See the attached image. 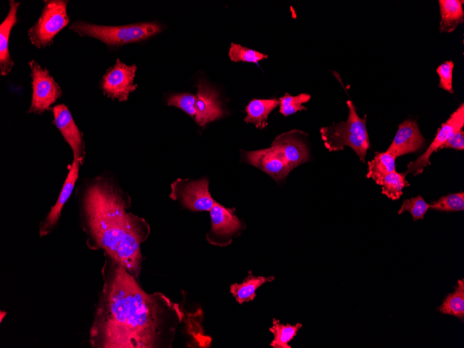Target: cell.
Instances as JSON below:
<instances>
[{
    "label": "cell",
    "instance_id": "1",
    "mask_svg": "<svg viewBox=\"0 0 464 348\" xmlns=\"http://www.w3.org/2000/svg\"><path fill=\"white\" fill-rule=\"evenodd\" d=\"M108 260L90 331L91 346L172 347L184 318L180 306L160 292H146L124 267Z\"/></svg>",
    "mask_w": 464,
    "mask_h": 348
},
{
    "label": "cell",
    "instance_id": "2",
    "mask_svg": "<svg viewBox=\"0 0 464 348\" xmlns=\"http://www.w3.org/2000/svg\"><path fill=\"white\" fill-rule=\"evenodd\" d=\"M129 202L119 188L98 179L84 193L82 213L89 247L103 249L137 279L143 260L140 247L150 228L143 218L127 212Z\"/></svg>",
    "mask_w": 464,
    "mask_h": 348
},
{
    "label": "cell",
    "instance_id": "3",
    "mask_svg": "<svg viewBox=\"0 0 464 348\" xmlns=\"http://www.w3.org/2000/svg\"><path fill=\"white\" fill-rule=\"evenodd\" d=\"M347 103L349 108L347 119L321 128V137L329 151L342 150L344 147H349L364 163L370 148L366 127L367 115L361 118L351 101L348 100Z\"/></svg>",
    "mask_w": 464,
    "mask_h": 348
},
{
    "label": "cell",
    "instance_id": "4",
    "mask_svg": "<svg viewBox=\"0 0 464 348\" xmlns=\"http://www.w3.org/2000/svg\"><path fill=\"white\" fill-rule=\"evenodd\" d=\"M70 30L80 36L99 40L108 46H120L147 40L161 31L155 22H142L122 26H102L78 20L70 25Z\"/></svg>",
    "mask_w": 464,
    "mask_h": 348
},
{
    "label": "cell",
    "instance_id": "5",
    "mask_svg": "<svg viewBox=\"0 0 464 348\" xmlns=\"http://www.w3.org/2000/svg\"><path fill=\"white\" fill-rule=\"evenodd\" d=\"M67 1H44V6L37 22L28 32L32 44L38 49L50 46L54 37L69 22Z\"/></svg>",
    "mask_w": 464,
    "mask_h": 348
},
{
    "label": "cell",
    "instance_id": "6",
    "mask_svg": "<svg viewBox=\"0 0 464 348\" xmlns=\"http://www.w3.org/2000/svg\"><path fill=\"white\" fill-rule=\"evenodd\" d=\"M31 68L32 99L28 113L42 114L62 96L60 85L51 76L47 68L36 61L29 62Z\"/></svg>",
    "mask_w": 464,
    "mask_h": 348
},
{
    "label": "cell",
    "instance_id": "7",
    "mask_svg": "<svg viewBox=\"0 0 464 348\" xmlns=\"http://www.w3.org/2000/svg\"><path fill=\"white\" fill-rule=\"evenodd\" d=\"M136 70L135 64L127 65L117 58L101 80L100 88L103 94L112 99L126 101L129 94L138 88V84L133 83Z\"/></svg>",
    "mask_w": 464,
    "mask_h": 348
},
{
    "label": "cell",
    "instance_id": "8",
    "mask_svg": "<svg viewBox=\"0 0 464 348\" xmlns=\"http://www.w3.org/2000/svg\"><path fill=\"white\" fill-rule=\"evenodd\" d=\"M209 181L203 178L185 182L178 179L172 185L170 198L180 199L182 205L191 211H210L215 201L208 190Z\"/></svg>",
    "mask_w": 464,
    "mask_h": 348
},
{
    "label": "cell",
    "instance_id": "9",
    "mask_svg": "<svg viewBox=\"0 0 464 348\" xmlns=\"http://www.w3.org/2000/svg\"><path fill=\"white\" fill-rule=\"evenodd\" d=\"M464 126V104L461 103L458 108L450 115L449 119L438 129L437 133L426 151L410 162L407 165V174L417 176L423 172L424 167L431 164L429 158L432 154L447 141V140L455 132L460 131Z\"/></svg>",
    "mask_w": 464,
    "mask_h": 348
},
{
    "label": "cell",
    "instance_id": "10",
    "mask_svg": "<svg viewBox=\"0 0 464 348\" xmlns=\"http://www.w3.org/2000/svg\"><path fill=\"white\" fill-rule=\"evenodd\" d=\"M245 161L261 169L275 181L284 179L292 170L283 155L277 148H269L245 151Z\"/></svg>",
    "mask_w": 464,
    "mask_h": 348
},
{
    "label": "cell",
    "instance_id": "11",
    "mask_svg": "<svg viewBox=\"0 0 464 348\" xmlns=\"http://www.w3.org/2000/svg\"><path fill=\"white\" fill-rule=\"evenodd\" d=\"M52 111L53 123L70 146L74 156L73 160H77L82 164L85 157L83 133L75 124L67 106L65 104H58L53 108Z\"/></svg>",
    "mask_w": 464,
    "mask_h": 348
},
{
    "label": "cell",
    "instance_id": "12",
    "mask_svg": "<svg viewBox=\"0 0 464 348\" xmlns=\"http://www.w3.org/2000/svg\"><path fill=\"white\" fill-rule=\"evenodd\" d=\"M194 121L202 127L219 119L224 115L217 91L206 81L200 80L197 85Z\"/></svg>",
    "mask_w": 464,
    "mask_h": 348
},
{
    "label": "cell",
    "instance_id": "13",
    "mask_svg": "<svg viewBox=\"0 0 464 348\" xmlns=\"http://www.w3.org/2000/svg\"><path fill=\"white\" fill-rule=\"evenodd\" d=\"M424 139L415 121L407 119L401 123L386 151L396 158L415 152L424 144Z\"/></svg>",
    "mask_w": 464,
    "mask_h": 348
},
{
    "label": "cell",
    "instance_id": "14",
    "mask_svg": "<svg viewBox=\"0 0 464 348\" xmlns=\"http://www.w3.org/2000/svg\"><path fill=\"white\" fill-rule=\"evenodd\" d=\"M300 131L292 130L278 135L271 146L281 151L292 169L309 160V150L299 137Z\"/></svg>",
    "mask_w": 464,
    "mask_h": 348
},
{
    "label": "cell",
    "instance_id": "15",
    "mask_svg": "<svg viewBox=\"0 0 464 348\" xmlns=\"http://www.w3.org/2000/svg\"><path fill=\"white\" fill-rule=\"evenodd\" d=\"M80 165V162L73 160L56 203L40 225L39 233L40 236L48 235L58 224L61 210L70 197L78 179Z\"/></svg>",
    "mask_w": 464,
    "mask_h": 348
},
{
    "label": "cell",
    "instance_id": "16",
    "mask_svg": "<svg viewBox=\"0 0 464 348\" xmlns=\"http://www.w3.org/2000/svg\"><path fill=\"white\" fill-rule=\"evenodd\" d=\"M19 6L20 2L10 0L8 13L0 24V73L1 76L8 75L14 65L8 49L9 38L11 30L17 22V13Z\"/></svg>",
    "mask_w": 464,
    "mask_h": 348
},
{
    "label": "cell",
    "instance_id": "17",
    "mask_svg": "<svg viewBox=\"0 0 464 348\" xmlns=\"http://www.w3.org/2000/svg\"><path fill=\"white\" fill-rule=\"evenodd\" d=\"M211 232L217 236L233 235L241 228L242 224L231 208H226L217 201L210 210Z\"/></svg>",
    "mask_w": 464,
    "mask_h": 348
},
{
    "label": "cell",
    "instance_id": "18",
    "mask_svg": "<svg viewBox=\"0 0 464 348\" xmlns=\"http://www.w3.org/2000/svg\"><path fill=\"white\" fill-rule=\"evenodd\" d=\"M463 1L439 0L440 12V31L450 33L463 23Z\"/></svg>",
    "mask_w": 464,
    "mask_h": 348
},
{
    "label": "cell",
    "instance_id": "19",
    "mask_svg": "<svg viewBox=\"0 0 464 348\" xmlns=\"http://www.w3.org/2000/svg\"><path fill=\"white\" fill-rule=\"evenodd\" d=\"M279 105V100L274 99H254L246 106L247 116L245 122L252 123L259 129H263L267 125V116Z\"/></svg>",
    "mask_w": 464,
    "mask_h": 348
},
{
    "label": "cell",
    "instance_id": "20",
    "mask_svg": "<svg viewBox=\"0 0 464 348\" xmlns=\"http://www.w3.org/2000/svg\"><path fill=\"white\" fill-rule=\"evenodd\" d=\"M241 283H233L230 286V292L237 302L243 304L256 297V291L263 284L274 281V276H254L251 272Z\"/></svg>",
    "mask_w": 464,
    "mask_h": 348
},
{
    "label": "cell",
    "instance_id": "21",
    "mask_svg": "<svg viewBox=\"0 0 464 348\" xmlns=\"http://www.w3.org/2000/svg\"><path fill=\"white\" fill-rule=\"evenodd\" d=\"M396 157L388 151L376 152L372 160L367 162V177L379 185L382 179L395 170Z\"/></svg>",
    "mask_w": 464,
    "mask_h": 348
},
{
    "label": "cell",
    "instance_id": "22",
    "mask_svg": "<svg viewBox=\"0 0 464 348\" xmlns=\"http://www.w3.org/2000/svg\"><path fill=\"white\" fill-rule=\"evenodd\" d=\"M438 310L442 314L464 319V280H458L452 293L448 294Z\"/></svg>",
    "mask_w": 464,
    "mask_h": 348
},
{
    "label": "cell",
    "instance_id": "23",
    "mask_svg": "<svg viewBox=\"0 0 464 348\" xmlns=\"http://www.w3.org/2000/svg\"><path fill=\"white\" fill-rule=\"evenodd\" d=\"M302 327V324L297 323L295 325L281 324L275 318L273 319L272 326L270 331L274 335V339L270 346L274 348H290L288 343L295 338L298 331Z\"/></svg>",
    "mask_w": 464,
    "mask_h": 348
},
{
    "label": "cell",
    "instance_id": "24",
    "mask_svg": "<svg viewBox=\"0 0 464 348\" xmlns=\"http://www.w3.org/2000/svg\"><path fill=\"white\" fill-rule=\"evenodd\" d=\"M381 192L387 197L397 200L403 194V189L409 185L404 173L396 171L386 176L381 181Z\"/></svg>",
    "mask_w": 464,
    "mask_h": 348
},
{
    "label": "cell",
    "instance_id": "25",
    "mask_svg": "<svg viewBox=\"0 0 464 348\" xmlns=\"http://www.w3.org/2000/svg\"><path fill=\"white\" fill-rule=\"evenodd\" d=\"M310 95L301 93L297 96H292L288 93L281 97L279 100V113L284 116H288L297 111L306 110L302 103H307L310 99Z\"/></svg>",
    "mask_w": 464,
    "mask_h": 348
},
{
    "label": "cell",
    "instance_id": "26",
    "mask_svg": "<svg viewBox=\"0 0 464 348\" xmlns=\"http://www.w3.org/2000/svg\"><path fill=\"white\" fill-rule=\"evenodd\" d=\"M430 208L446 212L463 211L464 210V192L451 193L432 201Z\"/></svg>",
    "mask_w": 464,
    "mask_h": 348
},
{
    "label": "cell",
    "instance_id": "27",
    "mask_svg": "<svg viewBox=\"0 0 464 348\" xmlns=\"http://www.w3.org/2000/svg\"><path fill=\"white\" fill-rule=\"evenodd\" d=\"M229 57L233 62L257 63L266 59L268 56L261 52L242 47L239 44L231 43L229 50Z\"/></svg>",
    "mask_w": 464,
    "mask_h": 348
},
{
    "label": "cell",
    "instance_id": "28",
    "mask_svg": "<svg viewBox=\"0 0 464 348\" xmlns=\"http://www.w3.org/2000/svg\"><path fill=\"white\" fill-rule=\"evenodd\" d=\"M429 208H430L429 204L426 203L422 196L417 195L405 199L398 210V214L401 215L404 212L408 211L412 215L413 221H417L420 219H424V215Z\"/></svg>",
    "mask_w": 464,
    "mask_h": 348
},
{
    "label": "cell",
    "instance_id": "29",
    "mask_svg": "<svg viewBox=\"0 0 464 348\" xmlns=\"http://www.w3.org/2000/svg\"><path fill=\"white\" fill-rule=\"evenodd\" d=\"M196 95L188 92L174 94L169 96L167 103L168 106H173L185 112L194 119Z\"/></svg>",
    "mask_w": 464,
    "mask_h": 348
},
{
    "label": "cell",
    "instance_id": "30",
    "mask_svg": "<svg viewBox=\"0 0 464 348\" xmlns=\"http://www.w3.org/2000/svg\"><path fill=\"white\" fill-rule=\"evenodd\" d=\"M454 67V63L448 60L440 65L436 69V72L440 78L439 87L451 94L454 92L452 86Z\"/></svg>",
    "mask_w": 464,
    "mask_h": 348
},
{
    "label": "cell",
    "instance_id": "31",
    "mask_svg": "<svg viewBox=\"0 0 464 348\" xmlns=\"http://www.w3.org/2000/svg\"><path fill=\"white\" fill-rule=\"evenodd\" d=\"M449 148L457 150L464 149V131L461 129L453 133L439 149Z\"/></svg>",
    "mask_w": 464,
    "mask_h": 348
},
{
    "label": "cell",
    "instance_id": "32",
    "mask_svg": "<svg viewBox=\"0 0 464 348\" xmlns=\"http://www.w3.org/2000/svg\"><path fill=\"white\" fill-rule=\"evenodd\" d=\"M6 313H4V315H6ZM3 315V311H1V315L2 316ZM3 320V317H1V321Z\"/></svg>",
    "mask_w": 464,
    "mask_h": 348
}]
</instances>
